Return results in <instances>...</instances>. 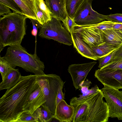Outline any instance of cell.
Segmentation results:
<instances>
[{
    "instance_id": "6da1fadb",
    "label": "cell",
    "mask_w": 122,
    "mask_h": 122,
    "mask_svg": "<svg viewBox=\"0 0 122 122\" xmlns=\"http://www.w3.org/2000/svg\"><path fill=\"white\" fill-rule=\"evenodd\" d=\"M37 75L21 76L18 83L0 98V122H15L20 117L25 102L36 88Z\"/></svg>"
},
{
    "instance_id": "7a4b0ae2",
    "label": "cell",
    "mask_w": 122,
    "mask_h": 122,
    "mask_svg": "<svg viewBox=\"0 0 122 122\" xmlns=\"http://www.w3.org/2000/svg\"><path fill=\"white\" fill-rule=\"evenodd\" d=\"M101 89L73 105L74 108L72 122H105L108 120L109 111L103 98Z\"/></svg>"
},
{
    "instance_id": "3957f363",
    "label": "cell",
    "mask_w": 122,
    "mask_h": 122,
    "mask_svg": "<svg viewBox=\"0 0 122 122\" xmlns=\"http://www.w3.org/2000/svg\"><path fill=\"white\" fill-rule=\"evenodd\" d=\"M0 18V44L3 47L21 45L26 35V19L22 14L12 12Z\"/></svg>"
},
{
    "instance_id": "277c9868",
    "label": "cell",
    "mask_w": 122,
    "mask_h": 122,
    "mask_svg": "<svg viewBox=\"0 0 122 122\" xmlns=\"http://www.w3.org/2000/svg\"><path fill=\"white\" fill-rule=\"evenodd\" d=\"M3 57L14 68L18 66L26 71L37 75L45 74L44 72V63L36 53H29L21 44L9 46Z\"/></svg>"
},
{
    "instance_id": "5b68a950",
    "label": "cell",
    "mask_w": 122,
    "mask_h": 122,
    "mask_svg": "<svg viewBox=\"0 0 122 122\" xmlns=\"http://www.w3.org/2000/svg\"><path fill=\"white\" fill-rule=\"evenodd\" d=\"M36 81L42 89L46 101L44 104L54 115L56 107L57 94L63 80L60 76L50 74L37 75Z\"/></svg>"
},
{
    "instance_id": "8992f818",
    "label": "cell",
    "mask_w": 122,
    "mask_h": 122,
    "mask_svg": "<svg viewBox=\"0 0 122 122\" xmlns=\"http://www.w3.org/2000/svg\"><path fill=\"white\" fill-rule=\"evenodd\" d=\"M38 35L42 38L52 39L68 46L73 44L71 34L63 26L60 21L54 17L41 25Z\"/></svg>"
},
{
    "instance_id": "52a82bcc",
    "label": "cell",
    "mask_w": 122,
    "mask_h": 122,
    "mask_svg": "<svg viewBox=\"0 0 122 122\" xmlns=\"http://www.w3.org/2000/svg\"><path fill=\"white\" fill-rule=\"evenodd\" d=\"M93 0H85L77 10L73 19L78 25L93 24L106 20L105 15L99 13L92 9Z\"/></svg>"
},
{
    "instance_id": "ba28073f",
    "label": "cell",
    "mask_w": 122,
    "mask_h": 122,
    "mask_svg": "<svg viewBox=\"0 0 122 122\" xmlns=\"http://www.w3.org/2000/svg\"><path fill=\"white\" fill-rule=\"evenodd\" d=\"M101 90L108 106L109 117L122 120V93L106 85Z\"/></svg>"
},
{
    "instance_id": "9c48e42d",
    "label": "cell",
    "mask_w": 122,
    "mask_h": 122,
    "mask_svg": "<svg viewBox=\"0 0 122 122\" xmlns=\"http://www.w3.org/2000/svg\"><path fill=\"white\" fill-rule=\"evenodd\" d=\"M94 76L104 85L122 89V70L100 68L96 71Z\"/></svg>"
},
{
    "instance_id": "30bf717a",
    "label": "cell",
    "mask_w": 122,
    "mask_h": 122,
    "mask_svg": "<svg viewBox=\"0 0 122 122\" xmlns=\"http://www.w3.org/2000/svg\"><path fill=\"white\" fill-rule=\"evenodd\" d=\"M97 63L95 61L81 64H72L68 67V71L70 74L73 85L76 90L81 88L88 74Z\"/></svg>"
},
{
    "instance_id": "8fae6325",
    "label": "cell",
    "mask_w": 122,
    "mask_h": 122,
    "mask_svg": "<svg viewBox=\"0 0 122 122\" xmlns=\"http://www.w3.org/2000/svg\"><path fill=\"white\" fill-rule=\"evenodd\" d=\"M46 102L41 88L37 83L34 90L28 98L23 107V112L33 114L35 111Z\"/></svg>"
},
{
    "instance_id": "7c38bea8",
    "label": "cell",
    "mask_w": 122,
    "mask_h": 122,
    "mask_svg": "<svg viewBox=\"0 0 122 122\" xmlns=\"http://www.w3.org/2000/svg\"><path fill=\"white\" fill-rule=\"evenodd\" d=\"M71 34L74 47L79 53L87 58L98 60L91 48L82 40L79 33L73 32Z\"/></svg>"
},
{
    "instance_id": "4fadbf2b",
    "label": "cell",
    "mask_w": 122,
    "mask_h": 122,
    "mask_svg": "<svg viewBox=\"0 0 122 122\" xmlns=\"http://www.w3.org/2000/svg\"><path fill=\"white\" fill-rule=\"evenodd\" d=\"M79 33L82 40L90 47L97 46L103 42L101 31L91 29L74 30Z\"/></svg>"
},
{
    "instance_id": "5bb4252c",
    "label": "cell",
    "mask_w": 122,
    "mask_h": 122,
    "mask_svg": "<svg viewBox=\"0 0 122 122\" xmlns=\"http://www.w3.org/2000/svg\"><path fill=\"white\" fill-rule=\"evenodd\" d=\"M52 17L62 22L68 15L65 0H45Z\"/></svg>"
},
{
    "instance_id": "9a60e30c",
    "label": "cell",
    "mask_w": 122,
    "mask_h": 122,
    "mask_svg": "<svg viewBox=\"0 0 122 122\" xmlns=\"http://www.w3.org/2000/svg\"><path fill=\"white\" fill-rule=\"evenodd\" d=\"M74 111L73 105H68L64 100L56 106L54 118L61 122H72Z\"/></svg>"
},
{
    "instance_id": "2e32d148",
    "label": "cell",
    "mask_w": 122,
    "mask_h": 122,
    "mask_svg": "<svg viewBox=\"0 0 122 122\" xmlns=\"http://www.w3.org/2000/svg\"><path fill=\"white\" fill-rule=\"evenodd\" d=\"M34 0L36 9V20L43 25L51 19V13L43 0Z\"/></svg>"
},
{
    "instance_id": "e0dca14e",
    "label": "cell",
    "mask_w": 122,
    "mask_h": 122,
    "mask_svg": "<svg viewBox=\"0 0 122 122\" xmlns=\"http://www.w3.org/2000/svg\"><path fill=\"white\" fill-rule=\"evenodd\" d=\"M21 76L18 69L12 68L0 83V90L10 89L16 85Z\"/></svg>"
},
{
    "instance_id": "ac0fdd59",
    "label": "cell",
    "mask_w": 122,
    "mask_h": 122,
    "mask_svg": "<svg viewBox=\"0 0 122 122\" xmlns=\"http://www.w3.org/2000/svg\"><path fill=\"white\" fill-rule=\"evenodd\" d=\"M101 31L104 42L116 47L122 46V31L111 29Z\"/></svg>"
},
{
    "instance_id": "d6986e66",
    "label": "cell",
    "mask_w": 122,
    "mask_h": 122,
    "mask_svg": "<svg viewBox=\"0 0 122 122\" xmlns=\"http://www.w3.org/2000/svg\"><path fill=\"white\" fill-rule=\"evenodd\" d=\"M92 84L91 82L87 79L86 81H85L80 86L81 91L82 94L80 95L79 97H75L72 98L70 100V105H74L90 95L96 92L99 89L97 85L92 87L91 89H89Z\"/></svg>"
},
{
    "instance_id": "ffe728a7",
    "label": "cell",
    "mask_w": 122,
    "mask_h": 122,
    "mask_svg": "<svg viewBox=\"0 0 122 122\" xmlns=\"http://www.w3.org/2000/svg\"><path fill=\"white\" fill-rule=\"evenodd\" d=\"M23 15L27 18L37 19L36 11L34 0H14Z\"/></svg>"
},
{
    "instance_id": "44dd1931",
    "label": "cell",
    "mask_w": 122,
    "mask_h": 122,
    "mask_svg": "<svg viewBox=\"0 0 122 122\" xmlns=\"http://www.w3.org/2000/svg\"><path fill=\"white\" fill-rule=\"evenodd\" d=\"M33 115L37 122H49L54 118V115L44 104L36 109Z\"/></svg>"
},
{
    "instance_id": "7402d4cb",
    "label": "cell",
    "mask_w": 122,
    "mask_h": 122,
    "mask_svg": "<svg viewBox=\"0 0 122 122\" xmlns=\"http://www.w3.org/2000/svg\"><path fill=\"white\" fill-rule=\"evenodd\" d=\"M122 46L116 47L104 42L97 46L90 47L98 60L100 58L110 54Z\"/></svg>"
},
{
    "instance_id": "603a6c76",
    "label": "cell",
    "mask_w": 122,
    "mask_h": 122,
    "mask_svg": "<svg viewBox=\"0 0 122 122\" xmlns=\"http://www.w3.org/2000/svg\"><path fill=\"white\" fill-rule=\"evenodd\" d=\"M115 22L108 20H104L99 23L90 25H77L74 28V30L84 29H91L104 31L112 29Z\"/></svg>"
},
{
    "instance_id": "cb8c5ba5",
    "label": "cell",
    "mask_w": 122,
    "mask_h": 122,
    "mask_svg": "<svg viewBox=\"0 0 122 122\" xmlns=\"http://www.w3.org/2000/svg\"><path fill=\"white\" fill-rule=\"evenodd\" d=\"M85 0H65L68 15L73 18L77 10Z\"/></svg>"
},
{
    "instance_id": "d4e9b609",
    "label": "cell",
    "mask_w": 122,
    "mask_h": 122,
    "mask_svg": "<svg viewBox=\"0 0 122 122\" xmlns=\"http://www.w3.org/2000/svg\"><path fill=\"white\" fill-rule=\"evenodd\" d=\"M13 68L3 57H0V72L2 80L9 72Z\"/></svg>"
},
{
    "instance_id": "484cf974",
    "label": "cell",
    "mask_w": 122,
    "mask_h": 122,
    "mask_svg": "<svg viewBox=\"0 0 122 122\" xmlns=\"http://www.w3.org/2000/svg\"><path fill=\"white\" fill-rule=\"evenodd\" d=\"M62 22L65 28L70 34L73 32L75 27L78 25L74 19L68 15Z\"/></svg>"
},
{
    "instance_id": "4316f807",
    "label": "cell",
    "mask_w": 122,
    "mask_h": 122,
    "mask_svg": "<svg viewBox=\"0 0 122 122\" xmlns=\"http://www.w3.org/2000/svg\"><path fill=\"white\" fill-rule=\"evenodd\" d=\"M0 2L9 7L13 12L23 14L20 9L14 0H0Z\"/></svg>"
},
{
    "instance_id": "83f0119b",
    "label": "cell",
    "mask_w": 122,
    "mask_h": 122,
    "mask_svg": "<svg viewBox=\"0 0 122 122\" xmlns=\"http://www.w3.org/2000/svg\"><path fill=\"white\" fill-rule=\"evenodd\" d=\"M118 49L110 54L99 58L98 60L99 63L98 67L101 68L111 62Z\"/></svg>"
},
{
    "instance_id": "f1b7e54d",
    "label": "cell",
    "mask_w": 122,
    "mask_h": 122,
    "mask_svg": "<svg viewBox=\"0 0 122 122\" xmlns=\"http://www.w3.org/2000/svg\"><path fill=\"white\" fill-rule=\"evenodd\" d=\"M15 122H37L32 114L29 113L23 112L19 118Z\"/></svg>"
},
{
    "instance_id": "f546056e",
    "label": "cell",
    "mask_w": 122,
    "mask_h": 122,
    "mask_svg": "<svg viewBox=\"0 0 122 122\" xmlns=\"http://www.w3.org/2000/svg\"><path fill=\"white\" fill-rule=\"evenodd\" d=\"M106 20L114 22L122 23V14L116 13L105 15Z\"/></svg>"
},
{
    "instance_id": "4dcf8cb0",
    "label": "cell",
    "mask_w": 122,
    "mask_h": 122,
    "mask_svg": "<svg viewBox=\"0 0 122 122\" xmlns=\"http://www.w3.org/2000/svg\"><path fill=\"white\" fill-rule=\"evenodd\" d=\"M101 68L122 70V59L111 62Z\"/></svg>"
},
{
    "instance_id": "1f68e13d",
    "label": "cell",
    "mask_w": 122,
    "mask_h": 122,
    "mask_svg": "<svg viewBox=\"0 0 122 122\" xmlns=\"http://www.w3.org/2000/svg\"><path fill=\"white\" fill-rule=\"evenodd\" d=\"M29 19L31 21L33 26V29L31 32V34L33 36H35L36 44L37 30L39 28H40L42 25L37 20L31 18Z\"/></svg>"
},
{
    "instance_id": "d6a6232c",
    "label": "cell",
    "mask_w": 122,
    "mask_h": 122,
    "mask_svg": "<svg viewBox=\"0 0 122 122\" xmlns=\"http://www.w3.org/2000/svg\"><path fill=\"white\" fill-rule=\"evenodd\" d=\"M65 83V82L62 81L59 87L56 99V106L61 101L64 100V95L62 92V89Z\"/></svg>"
},
{
    "instance_id": "836d02e7",
    "label": "cell",
    "mask_w": 122,
    "mask_h": 122,
    "mask_svg": "<svg viewBox=\"0 0 122 122\" xmlns=\"http://www.w3.org/2000/svg\"><path fill=\"white\" fill-rule=\"evenodd\" d=\"M10 8L0 2V15L3 16L4 14L12 13Z\"/></svg>"
},
{
    "instance_id": "e575fe53",
    "label": "cell",
    "mask_w": 122,
    "mask_h": 122,
    "mask_svg": "<svg viewBox=\"0 0 122 122\" xmlns=\"http://www.w3.org/2000/svg\"><path fill=\"white\" fill-rule=\"evenodd\" d=\"M122 59V46L117 49L111 62Z\"/></svg>"
},
{
    "instance_id": "d590c367",
    "label": "cell",
    "mask_w": 122,
    "mask_h": 122,
    "mask_svg": "<svg viewBox=\"0 0 122 122\" xmlns=\"http://www.w3.org/2000/svg\"><path fill=\"white\" fill-rule=\"evenodd\" d=\"M112 29L115 30L122 31V23L115 22L112 26Z\"/></svg>"
},
{
    "instance_id": "8d00e7d4",
    "label": "cell",
    "mask_w": 122,
    "mask_h": 122,
    "mask_svg": "<svg viewBox=\"0 0 122 122\" xmlns=\"http://www.w3.org/2000/svg\"><path fill=\"white\" fill-rule=\"evenodd\" d=\"M121 92L122 93V91H121Z\"/></svg>"
}]
</instances>
